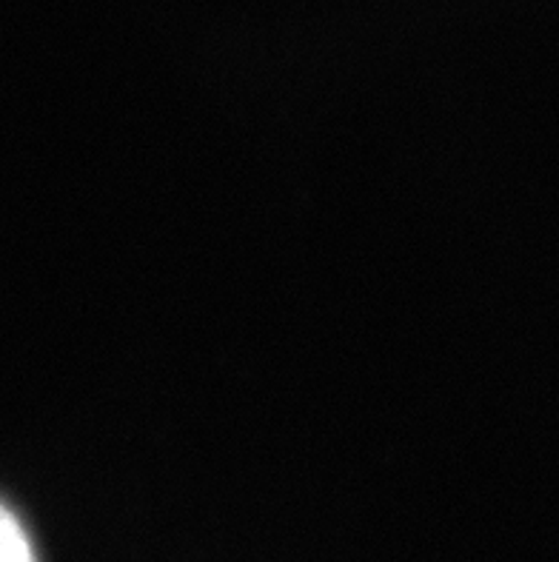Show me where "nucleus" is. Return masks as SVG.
<instances>
[{
    "label": "nucleus",
    "mask_w": 559,
    "mask_h": 562,
    "mask_svg": "<svg viewBox=\"0 0 559 562\" xmlns=\"http://www.w3.org/2000/svg\"><path fill=\"white\" fill-rule=\"evenodd\" d=\"M0 562H37L21 522L0 506Z\"/></svg>",
    "instance_id": "1"
}]
</instances>
